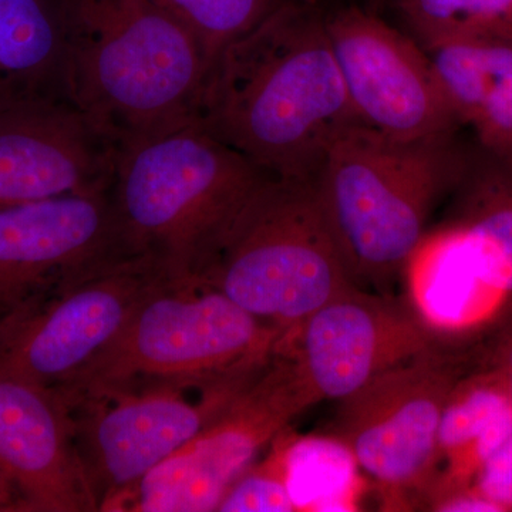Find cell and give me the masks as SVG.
I'll use <instances>...</instances> for the list:
<instances>
[{
	"label": "cell",
	"mask_w": 512,
	"mask_h": 512,
	"mask_svg": "<svg viewBox=\"0 0 512 512\" xmlns=\"http://www.w3.org/2000/svg\"><path fill=\"white\" fill-rule=\"evenodd\" d=\"M195 121L281 180H313L339 134L360 124L326 19L286 0L218 53Z\"/></svg>",
	"instance_id": "1"
},
{
	"label": "cell",
	"mask_w": 512,
	"mask_h": 512,
	"mask_svg": "<svg viewBox=\"0 0 512 512\" xmlns=\"http://www.w3.org/2000/svg\"><path fill=\"white\" fill-rule=\"evenodd\" d=\"M70 100L119 151L195 120L208 73L156 0H55Z\"/></svg>",
	"instance_id": "2"
},
{
	"label": "cell",
	"mask_w": 512,
	"mask_h": 512,
	"mask_svg": "<svg viewBox=\"0 0 512 512\" xmlns=\"http://www.w3.org/2000/svg\"><path fill=\"white\" fill-rule=\"evenodd\" d=\"M271 178L194 120L121 150L110 195L128 251L191 284Z\"/></svg>",
	"instance_id": "3"
},
{
	"label": "cell",
	"mask_w": 512,
	"mask_h": 512,
	"mask_svg": "<svg viewBox=\"0 0 512 512\" xmlns=\"http://www.w3.org/2000/svg\"><path fill=\"white\" fill-rule=\"evenodd\" d=\"M468 157L456 133L403 140L356 124L339 134L313 183L353 281L386 284L406 269Z\"/></svg>",
	"instance_id": "4"
},
{
	"label": "cell",
	"mask_w": 512,
	"mask_h": 512,
	"mask_svg": "<svg viewBox=\"0 0 512 512\" xmlns=\"http://www.w3.org/2000/svg\"><path fill=\"white\" fill-rule=\"evenodd\" d=\"M198 282L281 330L282 339L356 284L313 180L281 178L239 212Z\"/></svg>",
	"instance_id": "5"
},
{
	"label": "cell",
	"mask_w": 512,
	"mask_h": 512,
	"mask_svg": "<svg viewBox=\"0 0 512 512\" xmlns=\"http://www.w3.org/2000/svg\"><path fill=\"white\" fill-rule=\"evenodd\" d=\"M281 330L202 282L167 281L56 392L66 402L156 380L229 375L265 365Z\"/></svg>",
	"instance_id": "6"
},
{
	"label": "cell",
	"mask_w": 512,
	"mask_h": 512,
	"mask_svg": "<svg viewBox=\"0 0 512 512\" xmlns=\"http://www.w3.org/2000/svg\"><path fill=\"white\" fill-rule=\"evenodd\" d=\"M268 363L224 376L156 380L63 399L99 511L198 436Z\"/></svg>",
	"instance_id": "7"
},
{
	"label": "cell",
	"mask_w": 512,
	"mask_h": 512,
	"mask_svg": "<svg viewBox=\"0 0 512 512\" xmlns=\"http://www.w3.org/2000/svg\"><path fill=\"white\" fill-rule=\"evenodd\" d=\"M313 404L291 357L276 350L227 410L100 511H217L231 485Z\"/></svg>",
	"instance_id": "8"
},
{
	"label": "cell",
	"mask_w": 512,
	"mask_h": 512,
	"mask_svg": "<svg viewBox=\"0 0 512 512\" xmlns=\"http://www.w3.org/2000/svg\"><path fill=\"white\" fill-rule=\"evenodd\" d=\"M167 281L163 266L141 255L64 279L0 326V369L53 389L63 386L109 345L148 293Z\"/></svg>",
	"instance_id": "9"
},
{
	"label": "cell",
	"mask_w": 512,
	"mask_h": 512,
	"mask_svg": "<svg viewBox=\"0 0 512 512\" xmlns=\"http://www.w3.org/2000/svg\"><path fill=\"white\" fill-rule=\"evenodd\" d=\"M460 379L456 357L437 348L387 370L339 400V443L384 490L423 494L436 477L441 416Z\"/></svg>",
	"instance_id": "10"
},
{
	"label": "cell",
	"mask_w": 512,
	"mask_h": 512,
	"mask_svg": "<svg viewBox=\"0 0 512 512\" xmlns=\"http://www.w3.org/2000/svg\"><path fill=\"white\" fill-rule=\"evenodd\" d=\"M326 28L362 126L403 140L456 133L460 121L416 39L357 8L326 19Z\"/></svg>",
	"instance_id": "11"
},
{
	"label": "cell",
	"mask_w": 512,
	"mask_h": 512,
	"mask_svg": "<svg viewBox=\"0 0 512 512\" xmlns=\"http://www.w3.org/2000/svg\"><path fill=\"white\" fill-rule=\"evenodd\" d=\"M434 348L433 330L420 315L356 284L320 306L278 346L316 403L345 399Z\"/></svg>",
	"instance_id": "12"
},
{
	"label": "cell",
	"mask_w": 512,
	"mask_h": 512,
	"mask_svg": "<svg viewBox=\"0 0 512 512\" xmlns=\"http://www.w3.org/2000/svg\"><path fill=\"white\" fill-rule=\"evenodd\" d=\"M127 255L110 191L0 208V326L64 279Z\"/></svg>",
	"instance_id": "13"
},
{
	"label": "cell",
	"mask_w": 512,
	"mask_h": 512,
	"mask_svg": "<svg viewBox=\"0 0 512 512\" xmlns=\"http://www.w3.org/2000/svg\"><path fill=\"white\" fill-rule=\"evenodd\" d=\"M119 153L72 101L0 111V208L110 191Z\"/></svg>",
	"instance_id": "14"
},
{
	"label": "cell",
	"mask_w": 512,
	"mask_h": 512,
	"mask_svg": "<svg viewBox=\"0 0 512 512\" xmlns=\"http://www.w3.org/2000/svg\"><path fill=\"white\" fill-rule=\"evenodd\" d=\"M0 470L22 511H99L63 397L53 387L3 369Z\"/></svg>",
	"instance_id": "15"
},
{
	"label": "cell",
	"mask_w": 512,
	"mask_h": 512,
	"mask_svg": "<svg viewBox=\"0 0 512 512\" xmlns=\"http://www.w3.org/2000/svg\"><path fill=\"white\" fill-rule=\"evenodd\" d=\"M426 52L460 124L476 131L478 146L512 158V39L463 40Z\"/></svg>",
	"instance_id": "16"
},
{
	"label": "cell",
	"mask_w": 512,
	"mask_h": 512,
	"mask_svg": "<svg viewBox=\"0 0 512 512\" xmlns=\"http://www.w3.org/2000/svg\"><path fill=\"white\" fill-rule=\"evenodd\" d=\"M72 101L55 0H0V111Z\"/></svg>",
	"instance_id": "17"
},
{
	"label": "cell",
	"mask_w": 512,
	"mask_h": 512,
	"mask_svg": "<svg viewBox=\"0 0 512 512\" xmlns=\"http://www.w3.org/2000/svg\"><path fill=\"white\" fill-rule=\"evenodd\" d=\"M512 434V400L491 369L458 380L448 396L439 431L443 473L424 491L426 504L470 487L480 468Z\"/></svg>",
	"instance_id": "18"
},
{
	"label": "cell",
	"mask_w": 512,
	"mask_h": 512,
	"mask_svg": "<svg viewBox=\"0 0 512 512\" xmlns=\"http://www.w3.org/2000/svg\"><path fill=\"white\" fill-rule=\"evenodd\" d=\"M447 227L456 229L481 281L512 292V158L478 146L456 187Z\"/></svg>",
	"instance_id": "19"
},
{
	"label": "cell",
	"mask_w": 512,
	"mask_h": 512,
	"mask_svg": "<svg viewBox=\"0 0 512 512\" xmlns=\"http://www.w3.org/2000/svg\"><path fill=\"white\" fill-rule=\"evenodd\" d=\"M423 49L477 39H512V0H396Z\"/></svg>",
	"instance_id": "20"
},
{
	"label": "cell",
	"mask_w": 512,
	"mask_h": 512,
	"mask_svg": "<svg viewBox=\"0 0 512 512\" xmlns=\"http://www.w3.org/2000/svg\"><path fill=\"white\" fill-rule=\"evenodd\" d=\"M194 36L208 69L218 53L268 18L286 0H156Z\"/></svg>",
	"instance_id": "21"
},
{
	"label": "cell",
	"mask_w": 512,
	"mask_h": 512,
	"mask_svg": "<svg viewBox=\"0 0 512 512\" xmlns=\"http://www.w3.org/2000/svg\"><path fill=\"white\" fill-rule=\"evenodd\" d=\"M293 434L288 427L268 447L262 460H256L231 485L218 505V512L296 511L288 484V451Z\"/></svg>",
	"instance_id": "22"
},
{
	"label": "cell",
	"mask_w": 512,
	"mask_h": 512,
	"mask_svg": "<svg viewBox=\"0 0 512 512\" xmlns=\"http://www.w3.org/2000/svg\"><path fill=\"white\" fill-rule=\"evenodd\" d=\"M470 487L501 512L512 511V434L485 461Z\"/></svg>",
	"instance_id": "23"
},
{
	"label": "cell",
	"mask_w": 512,
	"mask_h": 512,
	"mask_svg": "<svg viewBox=\"0 0 512 512\" xmlns=\"http://www.w3.org/2000/svg\"><path fill=\"white\" fill-rule=\"evenodd\" d=\"M427 507L431 511L440 512H501L497 505L476 493L471 487L441 495L430 501Z\"/></svg>",
	"instance_id": "24"
},
{
	"label": "cell",
	"mask_w": 512,
	"mask_h": 512,
	"mask_svg": "<svg viewBox=\"0 0 512 512\" xmlns=\"http://www.w3.org/2000/svg\"><path fill=\"white\" fill-rule=\"evenodd\" d=\"M493 369L501 376L512 400V330L504 329L495 352Z\"/></svg>",
	"instance_id": "25"
},
{
	"label": "cell",
	"mask_w": 512,
	"mask_h": 512,
	"mask_svg": "<svg viewBox=\"0 0 512 512\" xmlns=\"http://www.w3.org/2000/svg\"><path fill=\"white\" fill-rule=\"evenodd\" d=\"M22 511L18 495L0 470V512Z\"/></svg>",
	"instance_id": "26"
},
{
	"label": "cell",
	"mask_w": 512,
	"mask_h": 512,
	"mask_svg": "<svg viewBox=\"0 0 512 512\" xmlns=\"http://www.w3.org/2000/svg\"><path fill=\"white\" fill-rule=\"evenodd\" d=\"M505 329L512 330V319L510 320V323H508L507 328Z\"/></svg>",
	"instance_id": "27"
}]
</instances>
